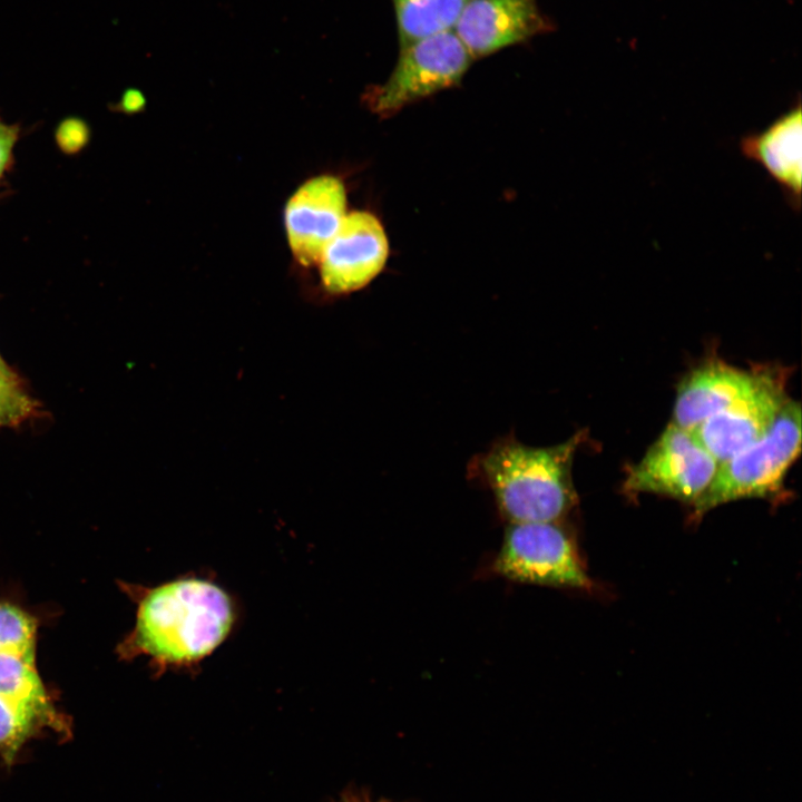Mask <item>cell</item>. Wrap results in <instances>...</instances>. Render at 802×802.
I'll use <instances>...</instances> for the list:
<instances>
[{
    "label": "cell",
    "mask_w": 802,
    "mask_h": 802,
    "mask_svg": "<svg viewBox=\"0 0 802 802\" xmlns=\"http://www.w3.org/2000/svg\"><path fill=\"white\" fill-rule=\"evenodd\" d=\"M537 0H467L453 31L472 59L551 32Z\"/></svg>",
    "instance_id": "obj_9"
},
{
    "label": "cell",
    "mask_w": 802,
    "mask_h": 802,
    "mask_svg": "<svg viewBox=\"0 0 802 802\" xmlns=\"http://www.w3.org/2000/svg\"><path fill=\"white\" fill-rule=\"evenodd\" d=\"M141 96L137 91H129L125 95L124 106L127 108L135 109L141 105Z\"/></svg>",
    "instance_id": "obj_18"
},
{
    "label": "cell",
    "mask_w": 802,
    "mask_h": 802,
    "mask_svg": "<svg viewBox=\"0 0 802 802\" xmlns=\"http://www.w3.org/2000/svg\"><path fill=\"white\" fill-rule=\"evenodd\" d=\"M400 48L453 27L467 0H392Z\"/></svg>",
    "instance_id": "obj_13"
},
{
    "label": "cell",
    "mask_w": 802,
    "mask_h": 802,
    "mask_svg": "<svg viewBox=\"0 0 802 802\" xmlns=\"http://www.w3.org/2000/svg\"><path fill=\"white\" fill-rule=\"evenodd\" d=\"M784 369L757 366L753 387L723 411L692 430L700 444L718 462L759 440L788 401Z\"/></svg>",
    "instance_id": "obj_7"
},
{
    "label": "cell",
    "mask_w": 802,
    "mask_h": 802,
    "mask_svg": "<svg viewBox=\"0 0 802 802\" xmlns=\"http://www.w3.org/2000/svg\"><path fill=\"white\" fill-rule=\"evenodd\" d=\"M490 570L520 584L593 588L577 545L560 521L507 524Z\"/></svg>",
    "instance_id": "obj_4"
},
{
    "label": "cell",
    "mask_w": 802,
    "mask_h": 802,
    "mask_svg": "<svg viewBox=\"0 0 802 802\" xmlns=\"http://www.w3.org/2000/svg\"><path fill=\"white\" fill-rule=\"evenodd\" d=\"M346 215L343 182L332 175L306 180L287 200L284 223L294 258L304 267L317 265Z\"/></svg>",
    "instance_id": "obj_10"
},
{
    "label": "cell",
    "mask_w": 802,
    "mask_h": 802,
    "mask_svg": "<svg viewBox=\"0 0 802 802\" xmlns=\"http://www.w3.org/2000/svg\"><path fill=\"white\" fill-rule=\"evenodd\" d=\"M755 379L756 368L744 371L720 360L697 366L678 385L672 422L694 430L744 395Z\"/></svg>",
    "instance_id": "obj_11"
},
{
    "label": "cell",
    "mask_w": 802,
    "mask_h": 802,
    "mask_svg": "<svg viewBox=\"0 0 802 802\" xmlns=\"http://www.w3.org/2000/svg\"><path fill=\"white\" fill-rule=\"evenodd\" d=\"M45 730L30 715L0 698V756L11 765L26 742Z\"/></svg>",
    "instance_id": "obj_14"
},
{
    "label": "cell",
    "mask_w": 802,
    "mask_h": 802,
    "mask_svg": "<svg viewBox=\"0 0 802 802\" xmlns=\"http://www.w3.org/2000/svg\"><path fill=\"white\" fill-rule=\"evenodd\" d=\"M717 467L691 431L671 422L628 471L623 488L630 496L652 492L692 505L706 490Z\"/></svg>",
    "instance_id": "obj_6"
},
{
    "label": "cell",
    "mask_w": 802,
    "mask_h": 802,
    "mask_svg": "<svg viewBox=\"0 0 802 802\" xmlns=\"http://www.w3.org/2000/svg\"><path fill=\"white\" fill-rule=\"evenodd\" d=\"M345 802H382V801H372L370 799L362 798V799L346 800Z\"/></svg>",
    "instance_id": "obj_20"
},
{
    "label": "cell",
    "mask_w": 802,
    "mask_h": 802,
    "mask_svg": "<svg viewBox=\"0 0 802 802\" xmlns=\"http://www.w3.org/2000/svg\"><path fill=\"white\" fill-rule=\"evenodd\" d=\"M801 101L796 100L786 113L764 130L743 136L741 153L760 164L781 188L788 205L799 212L801 207Z\"/></svg>",
    "instance_id": "obj_12"
},
{
    "label": "cell",
    "mask_w": 802,
    "mask_h": 802,
    "mask_svg": "<svg viewBox=\"0 0 802 802\" xmlns=\"http://www.w3.org/2000/svg\"><path fill=\"white\" fill-rule=\"evenodd\" d=\"M10 375H14V373L6 364V362L2 360V358L0 355V376H10Z\"/></svg>",
    "instance_id": "obj_19"
},
{
    "label": "cell",
    "mask_w": 802,
    "mask_h": 802,
    "mask_svg": "<svg viewBox=\"0 0 802 802\" xmlns=\"http://www.w3.org/2000/svg\"><path fill=\"white\" fill-rule=\"evenodd\" d=\"M801 449V405L788 399L773 424L759 440L718 463L702 496L692 503L694 519L730 501L772 498Z\"/></svg>",
    "instance_id": "obj_3"
},
{
    "label": "cell",
    "mask_w": 802,
    "mask_h": 802,
    "mask_svg": "<svg viewBox=\"0 0 802 802\" xmlns=\"http://www.w3.org/2000/svg\"><path fill=\"white\" fill-rule=\"evenodd\" d=\"M19 129L14 125H7L0 121V179L8 170L13 156V149L18 140Z\"/></svg>",
    "instance_id": "obj_16"
},
{
    "label": "cell",
    "mask_w": 802,
    "mask_h": 802,
    "mask_svg": "<svg viewBox=\"0 0 802 802\" xmlns=\"http://www.w3.org/2000/svg\"><path fill=\"white\" fill-rule=\"evenodd\" d=\"M37 404L17 375L0 376V427L19 424L36 413Z\"/></svg>",
    "instance_id": "obj_15"
},
{
    "label": "cell",
    "mask_w": 802,
    "mask_h": 802,
    "mask_svg": "<svg viewBox=\"0 0 802 802\" xmlns=\"http://www.w3.org/2000/svg\"><path fill=\"white\" fill-rule=\"evenodd\" d=\"M453 30L419 39L400 48L387 81L366 90L368 106L391 116L404 106L458 85L472 62Z\"/></svg>",
    "instance_id": "obj_5"
},
{
    "label": "cell",
    "mask_w": 802,
    "mask_h": 802,
    "mask_svg": "<svg viewBox=\"0 0 802 802\" xmlns=\"http://www.w3.org/2000/svg\"><path fill=\"white\" fill-rule=\"evenodd\" d=\"M86 136L87 131L85 126L75 120L65 123L58 131L59 143L62 144L63 148H68L69 150L79 148L85 143Z\"/></svg>",
    "instance_id": "obj_17"
},
{
    "label": "cell",
    "mask_w": 802,
    "mask_h": 802,
    "mask_svg": "<svg viewBox=\"0 0 802 802\" xmlns=\"http://www.w3.org/2000/svg\"><path fill=\"white\" fill-rule=\"evenodd\" d=\"M583 439L578 431L563 443L532 447L506 436L472 457L468 475L491 492L507 524L561 521L578 502L571 466Z\"/></svg>",
    "instance_id": "obj_2"
},
{
    "label": "cell",
    "mask_w": 802,
    "mask_h": 802,
    "mask_svg": "<svg viewBox=\"0 0 802 802\" xmlns=\"http://www.w3.org/2000/svg\"><path fill=\"white\" fill-rule=\"evenodd\" d=\"M388 253L387 235L374 215H345L317 263L324 290L346 294L362 288L382 271Z\"/></svg>",
    "instance_id": "obj_8"
},
{
    "label": "cell",
    "mask_w": 802,
    "mask_h": 802,
    "mask_svg": "<svg viewBox=\"0 0 802 802\" xmlns=\"http://www.w3.org/2000/svg\"><path fill=\"white\" fill-rule=\"evenodd\" d=\"M124 586L137 612L135 626L117 652L124 659L149 658L157 675L196 667L234 626V603L212 580L184 577L151 588Z\"/></svg>",
    "instance_id": "obj_1"
}]
</instances>
